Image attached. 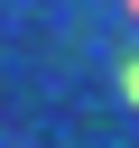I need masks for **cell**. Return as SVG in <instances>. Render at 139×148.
I'll use <instances>...</instances> for the list:
<instances>
[{"instance_id":"1","label":"cell","mask_w":139,"mask_h":148,"mask_svg":"<svg viewBox=\"0 0 139 148\" xmlns=\"http://www.w3.org/2000/svg\"><path fill=\"white\" fill-rule=\"evenodd\" d=\"M120 92H130V102H139V56H120Z\"/></svg>"}]
</instances>
